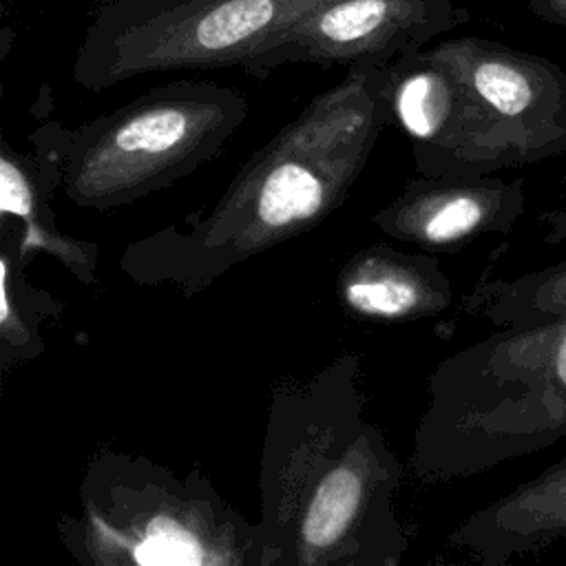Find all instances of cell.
Instances as JSON below:
<instances>
[{"mask_svg":"<svg viewBox=\"0 0 566 566\" xmlns=\"http://www.w3.org/2000/svg\"><path fill=\"white\" fill-rule=\"evenodd\" d=\"M394 62L363 60L256 148L208 208L126 245L119 270L195 296L243 261L318 228L347 199L394 117Z\"/></svg>","mask_w":566,"mask_h":566,"instance_id":"1","label":"cell"},{"mask_svg":"<svg viewBox=\"0 0 566 566\" xmlns=\"http://www.w3.org/2000/svg\"><path fill=\"white\" fill-rule=\"evenodd\" d=\"M566 438V316L504 325L442 358L427 380L409 473L462 480Z\"/></svg>","mask_w":566,"mask_h":566,"instance_id":"2","label":"cell"},{"mask_svg":"<svg viewBox=\"0 0 566 566\" xmlns=\"http://www.w3.org/2000/svg\"><path fill=\"white\" fill-rule=\"evenodd\" d=\"M84 566H259L256 522L199 469L102 449L86 464L80 511L55 524Z\"/></svg>","mask_w":566,"mask_h":566,"instance_id":"3","label":"cell"},{"mask_svg":"<svg viewBox=\"0 0 566 566\" xmlns=\"http://www.w3.org/2000/svg\"><path fill=\"white\" fill-rule=\"evenodd\" d=\"M248 113L250 102L234 86L175 80L75 128L46 122L31 135L60 150L69 203L115 210L214 159Z\"/></svg>","mask_w":566,"mask_h":566,"instance_id":"4","label":"cell"},{"mask_svg":"<svg viewBox=\"0 0 566 566\" xmlns=\"http://www.w3.org/2000/svg\"><path fill=\"white\" fill-rule=\"evenodd\" d=\"M453 77L444 137L413 159L427 177H473L566 157V71L504 42L462 35L427 44Z\"/></svg>","mask_w":566,"mask_h":566,"instance_id":"5","label":"cell"},{"mask_svg":"<svg viewBox=\"0 0 566 566\" xmlns=\"http://www.w3.org/2000/svg\"><path fill=\"white\" fill-rule=\"evenodd\" d=\"M321 0H106L84 29L73 80L106 91L168 71L245 66Z\"/></svg>","mask_w":566,"mask_h":566,"instance_id":"6","label":"cell"},{"mask_svg":"<svg viewBox=\"0 0 566 566\" xmlns=\"http://www.w3.org/2000/svg\"><path fill=\"white\" fill-rule=\"evenodd\" d=\"M402 475L382 429L365 416L310 482L279 566H400L409 551L396 511Z\"/></svg>","mask_w":566,"mask_h":566,"instance_id":"7","label":"cell"},{"mask_svg":"<svg viewBox=\"0 0 566 566\" xmlns=\"http://www.w3.org/2000/svg\"><path fill=\"white\" fill-rule=\"evenodd\" d=\"M360 358L343 352L307 380L272 391L261 451L259 566H279L305 491L365 418Z\"/></svg>","mask_w":566,"mask_h":566,"instance_id":"8","label":"cell"},{"mask_svg":"<svg viewBox=\"0 0 566 566\" xmlns=\"http://www.w3.org/2000/svg\"><path fill=\"white\" fill-rule=\"evenodd\" d=\"M469 11L453 0H321L265 44L243 71L265 80L287 64L394 62L462 27Z\"/></svg>","mask_w":566,"mask_h":566,"instance_id":"9","label":"cell"},{"mask_svg":"<svg viewBox=\"0 0 566 566\" xmlns=\"http://www.w3.org/2000/svg\"><path fill=\"white\" fill-rule=\"evenodd\" d=\"M524 210V179L418 175L371 214V223L391 241L438 254L511 232Z\"/></svg>","mask_w":566,"mask_h":566,"instance_id":"10","label":"cell"},{"mask_svg":"<svg viewBox=\"0 0 566 566\" xmlns=\"http://www.w3.org/2000/svg\"><path fill=\"white\" fill-rule=\"evenodd\" d=\"M338 305L356 321L413 323L453 303V287L436 254L371 243L347 256L336 276Z\"/></svg>","mask_w":566,"mask_h":566,"instance_id":"11","label":"cell"},{"mask_svg":"<svg viewBox=\"0 0 566 566\" xmlns=\"http://www.w3.org/2000/svg\"><path fill=\"white\" fill-rule=\"evenodd\" d=\"M33 153L15 150L4 137L0 144V217L18 232V248L31 263L46 254L71 272L82 285H93L97 274V243L64 234L51 208L53 192L62 188L60 150L29 135Z\"/></svg>","mask_w":566,"mask_h":566,"instance_id":"12","label":"cell"},{"mask_svg":"<svg viewBox=\"0 0 566 566\" xmlns=\"http://www.w3.org/2000/svg\"><path fill=\"white\" fill-rule=\"evenodd\" d=\"M447 539L484 566L566 542V458L473 511Z\"/></svg>","mask_w":566,"mask_h":566,"instance_id":"13","label":"cell"},{"mask_svg":"<svg viewBox=\"0 0 566 566\" xmlns=\"http://www.w3.org/2000/svg\"><path fill=\"white\" fill-rule=\"evenodd\" d=\"M29 261L18 248V232L0 217V371L9 374L44 352L42 325L62 312V303L27 281Z\"/></svg>","mask_w":566,"mask_h":566,"instance_id":"14","label":"cell"},{"mask_svg":"<svg viewBox=\"0 0 566 566\" xmlns=\"http://www.w3.org/2000/svg\"><path fill=\"white\" fill-rule=\"evenodd\" d=\"M464 301L469 312L497 327L566 316V259L515 279L480 281Z\"/></svg>","mask_w":566,"mask_h":566,"instance_id":"15","label":"cell"},{"mask_svg":"<svg viewBox=\"0 0 566 566\" xmlns=\"http://www.w3.org/2000/svg\"><path fill=\"white\" fill-rule=\"evenodd\" d=\"M528 11L551 27L566 29V0H528Z\"/></svg>","mask_w":566,"mask_h":566,"instance_id":"16","label":"cell"},{"mask_svg":"<svg viewBox=\"0 0 566 566\" xmlns=\"http://www.w3.org/2000/svg\"><path fill=\"white\" fill-rule=\"evenodd\" d=\"M544 221H546V237H544V241L548 245L566 241V195H564L559 206H555L553 210L546 212Z\"/></svg>","mask_w":566,"mask_h":566,"instance_id":"17","label":"cell"}]
</instances>
